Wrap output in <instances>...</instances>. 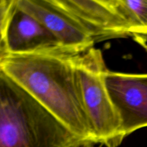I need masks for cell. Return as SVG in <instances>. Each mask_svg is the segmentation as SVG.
<instances>
[{
	"label": "cell",
	"instance_id": "cell-1",
	"mask_svg": "<svg viewBox=\"0 0 147 147\" xmlns=\"http://www.w3.org/2000/svg\"><path fill=\"white\" fill-rule=\"evenodd\" d=\"M82 53L61 47L25 54L0 55V72L87 145L96 140L82 101L76 72V63Z\"/></svg>",
	"mask_w": 147,
	"mask_h": 147
},
{
	"label": "cell",
	"instance_id": "cell-2",
	"mask_svg": "<svg viewBox=\"0 0 147 147\" xmlns=\"http://www.w3.org/2000/svg\"><path fill=\"white\" fill-rule=\"evenodd\" d=\"M83 141L0 72V147H80Z\"/></svg>",
	"mask_w": 147,
	"mask_h": 147
},
{
	"label": "cell",
	"instance_id": "cell-3",
	"mask_svg": "<svg viewBox=\"0 0 147 147\" xmlns=\"http://www.w3.org/2000/svg\"><path fill=\"white\" fill-rule=\"evenodd\" d=\"M107 70L101 51L94 47L80 54L76 63L82 101L96 143L118 147L124 137L120 116L106 84Z\"/></svg>",
	"mask_w": 147,
	"mask_h": 147
},
{
	"label": "cell",
	"instance_id": "cell-4",
	"mask_svg": "<svg viewBox=\"0 0 147 147\" xmlns=\"http://www.w3.org/2000/svg\"><path fill=\"white\" fill-rule=\"evenodd\" d=\"M0 55L25 54L63 47L55 36L17 0L0 1Z\"/></svg>",
	"mask_w": 147,
	"mask_h": 147
},
{
	"label": "cell",
	"instance_id": "cell-5",
	"mask_svg": "<svg viewBox=\"0 0 147 147\" xmlns=\"http://www.w3.org/2000/svg\"><path fill=\"white\" fill-rule=\"evenodd\" d=\"M105 80L121 121L123 137L147 127V73H118L108 70Z\"/></svg>",
	"mask_w": 147,
	"mask_h": 147
},
{
	"label": "cell",
	"instance_id": "cell-6",
	"mask_svg": "<svg viewBox=\"0 0 147 147\" xmlns=\"http://www.w3.org/2000/svg\"><path fill=\"white\" fill-rule=\"evenodd\" d=\"M73 15L94 40L104 41L130 37L129 25L121 14L115 0H55Z\"/></svg>",
	"mask_w": 147,
	"mask_h": 147
},
{
	"label": "cell",
	"instance_id": "cell-7",
	"mask_svg": "<svg viewBox=\"0 0 147 147\" xmlns=\"http://www.w3.org/2000/svg\"><path fill=\"white\" fill-rule=\"evenodd\" d=\"M17 4L50 30L64 47L80 53L93 47L95 42L88 32L55 0H17Z\"/></svg>",
	"mask_w": 147,
	"mask_h": 147
},
{
	"label": "cell",
	"instance_id": "cell-8",
	"mask_svg": "<svg viewBox=\"0 0 147 147\" xmlns=\"http://www.w3.org/2000/svg\"><path fill=\"white\" fill-rule=\"evenodd\" d=\"M129 25L130 37L147 51V0H115Z\"/></svg>",
	"mask_w": 147,
	"mask_h": 147
},
{
	"label": "cell",
	"instance_id": "cell-9",
	"mask_svg": "<svg viewBox=\"0 0 147 147\" xmlns=\"http://www.w3.org/2000/svg\"><path fill=\"white\" fill-rule=\"evenodd\" d=\"M82 147H93L90 146V144H87V145H84V146H83Z\"/></svg>",
	"mask_w": 147,
	"mask_h": 147
}]
</instances>
